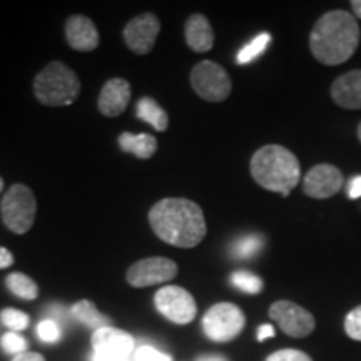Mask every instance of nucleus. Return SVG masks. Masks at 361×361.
Segmentation results:
<instances>
[{
    "label": "nucleus",
    "mask_w": 361,
    "mask_h": 361,
    "mask_svg": "<svg viewBox=\"0 0 361 361\" xmlns=\"http://www.w3.org/2000/svg\"><path fill=\"white\" fill-rule=\"evenodd\" d=\"M348 196L351 200H356V197H361V176H356L350 180L348 184Z\"/></svg>",
    "instance_id": "32"
},
{
    "label": "nucleus",
    "mask_w": 361,
    "mask_h": 361,
    "mask_svg": "<svg viewBox=\"0 0 361 361\" xmlns=\"http://www.w3.org/2000/svg\"><path fill=\"white\" fill-rule=\"evenodd\" d=\"M0 346H2V350L6 351L7 355H20V353H25L27 351V346H29V343L22 335L16 331H7L6 335L2 336V340H0Z\"/></svg>",
    "instance_id": "26"
},
{
    "label": "nucleus",
    "mask_w": 361,
    "mask_h": 361,
    "mask_svg": "<svg viewBox=\"0 0 361 361\" xmlns=\"http://www.w3.org/2000/svg\"><path fill=\"white\" fill-rule=\"evenodd\" d=\"M178 274V264L173 259L152 256L135 261L126 273V281L133 288H147L169 283Z\"/></svg>",
    "instance_id": "10"
},
{
    "label": "nucleus",
    "mask_w": 361,
    "mask_h": 361,
    "mask_svg": "<svg viewBox=\"0 0 361 361\" xmlns=\"http://www.w3.org/2000/svg\"><path fill=\"white\" fill-rule=\"evenodd\" d=\"M269 318L278 324L284 335L291 338H306L316 328L314 316L303 306L288 300L274 301L269 306Z\"/></svg>",
    "instance_id": "9"
},
{
    "label": "nucleus",
    "mask_w": 361,
    "mask_h": 361,
    "mask_svg": "<svg viewBox=\"0 0 361 361\" xmlns=\"http://www.w3.org/2000/svg\"><path fill=\"white\" fill-rule=\"evenodd\" d=\"M333 102L343 109H361V69L350 71L338 78L329 89Z\"/></svg>",
    "instance_id": "16"
},
{
    "label": "nucleus",
    "mask_w": 361,
    "mask_h": 361,
    "mask_svg": "<svg viewBox=\"0 0 361 361\" xmlns=\"http://www.w3.org/2000/svg\"><path fill=\"white\" fill-rule=\"evenodd\" d=\"M350 6H351V11H353V13H355V19L358 17V19L361 20V0H351Z\"/></svg>",
    "instance_id": "36"
},
{
    "label": "nucleus",
    "mask_w": 361,
    "mask_h": 361,
    "mask_svg": "<svg viewBox=\"0 0 361 361\" xmlns=\"http://www.w3.org/2000/svg\"><path fill=\"white\" fill-rule=\"evenodd\" d=\"M13 264V255L7 247L0 246V269H7Z\"/></svg>",
    "instance_id": "33"
},
{
    "label": "nucleus",
    "mask_w": 361,
    "mask_h": 361,
    "mask_svg": "<svg viewBox=\"0 0 361 361\" xmlns=\"http://www.w3.org/2000/svg\"><path fill=\"white\" fill-rule=\"evenodd\" d=\"M264 238L261 234H245V236L234 239L231 245V255L236 259H251L263 250Z\"/></svg>",
    "instance_id": "22"
},
{
    "label": "nucleus",
    "mask_w": 361,
    "mask_h": 361,
    "mask_svg": "<svg viewBox=\"0 0 361 361\" xmlns=\"http://www.w3.org/2000/svg\"><path fill=\"white\" fill-rule=\"evenodd\" d=\"M0 322L6 328L11 329V331H24L29 326L30 318L29 314L24 313V311L16 310V308H6L0 311Z\"/></svg>",
    "instance_id": "25"
},
{
    "label": "nucleus",
    "mask_w": 361,
    "mask_h": 361,
    "mask_svg": "<svg viewBox=\"0 0 361 361\" xmlns=\"http://www.w3.org/2000/svg\"><path fill=\"white\" fill-rule=\"evenodd\" d=\"M191 87L194 92L207 102H223L229 97L233 82L223 66L214 61H201L192 67Z\"/></svg>",
    "instance_id": "7"
},
{
    "label": "nucleus",
    "mask_w": 361,
    "mask_h": 361,
    "mask_svg": "<svg viewBox=\"0 0 361 361\" xmlns=\"http://www.w3.org/2000/svg\"><path fill=\"white\" fill-rule=\"evenodd\" d=\"M12 361H45V358L40 353H32V351H25V353H20L13 356Z\"/></svg>",
    "instance_id": "34"
},
{
    "label": "nucleus",
    "mask_w": 361,
    "mask_h": 361,
    "mask_svg": "<svg viewBox=\"0 0 361 361\" xmlns=\"http://www.w3.org/2000/svg\"><path fill=\"white\" fill-rule=\"evenodd\" d=\"M271 42V35L268 32H261L251 40L250 44H246L241 51L238 52L236 62L238 64H250V62L258 59L263 54Z\"/></svg>",
    "instance_id": "23"
},
{
    "label": "nucleus",
    "mask_w": 361,
    "mask_h": 361,
    "mask_svg": "<svg viewBox=\"0 0 361 361\" xmlns=\"http://www.w3.org/2000/svg\"><path fill=\"white\" fill-rule=\"evenodd\" d=\"M197 361H228L221 355H202L197 358Z\"/></svg>",
    "instance_id": "37"
},
{
    "label": "nucleus",
    "mask_w": 361,
    "mask_h": 361,
    "mask_svg": "<svg viewBox=\"0 0 361 361\" xmlns=\"http://www.w3.org/2000/svg\"><path fill=\"white\" fill-rule=\"evenodd\" d=\"M119 147L128 154H133L137 159H151L157 152V139L151 134H130L123 133L117 139Z\"/></svg>",
    "instance_id": "18"
},
{
    "label": "nucleus",
    "mask_w": 361,
    "mask_h": 361,
    "mask_svg": "<svg viewBox=\"0 0 361 361\" xmlns=\"http://www.w3.org/2000/svg\"><path fill=\"white\" fill-rule=\"evenodd\" d=\"M37 214V200L32 189L25 184H12L0 201V216L13 234H25L34 226Z\"/></svg>",
    "instance_id": "5"
},
{
    "label": "nucleus",
    "mask_w": 361,
    "mask_h": 361,
    "mask_svg": "<svg viewBox=\"0 0 361 361\" xmlns=\"http://www.w3.org/2000/svg\"><path fill=\"white\" fill-rule=\"evenodd\" d=\"M47 314H49V319H54V322H56L57 324L59 323H66V319H67L66 310L62 308V306H59V305L49 306Z\"/></svg>",
    "instance_id": "31"
},
{
    "label": "nucleus",
    "mask_w": 361,
    "mask_h": 361,
    "mask_svg": "<svg viewBox=\"0 0 361 361\" xmlns=\"http://www.w3.org/2000/svg\"><path fill=\"white\" fill-rule=\"evenodd\" d=\"M7 290L13 296L24 301H34L39 298V284L25 273H11L6 279Z\"/></svg>",
    "instance_id": "21"
},
{
    "label": "nucleus",
    "mask_w": 361,
    "mask_h": 361,
    "mask_svg": "<svg viewBox=\"0 0 361 361\" xmlns=\"http://www.w3.org/2000/svg\"><path fill=\"white\" fill-rule=\"evenodd\" d=\"M66 40L78 52H92L101 44L96 24L85 16H71L66 20Z\"/></svg>",
    "instance_id": "15"
},
{
    "label": "nucleus",
    "mask_w": 361,
    "mask_h": 361,
    "mask_svg": "<svg viewBox=\"0 0 361 361\" xmlns=\"http://www.w3.org/2000/svg\"><path fill=\"white\" fill-rule=\"evenodd\" d=\"M154 306L166 319L176 324L191 323L197 314V305L194 296L180 286L161 288L154 295Z\"/></svg>",
    "instance_id": "8"
},
{
    "label": "nucleus",
    "mask_w": 361,
    "mask_h": 361,
    "mask_svg": "<svg viewBox=\"0 0 361 361\" xmlns=\"http://www.w3.org/2000/svg\"><path fill=\"white\" fill-rule=\"evenodd\" d=\"M343 173L333 164H318L306 173L303 179V192L313 200H328L341 191Z\"/></svg>",
    "instance_id": "13"
},
{
    "label": "nucleus",
    "mask_w": 361,
    "mask_h": 361,
    "mask_svg": "<svg viewBox=\"0 0 361 361\" xmlns=\"http://www.w3.org/2000/svg\"><path fill=\"white\" fill-rule=\"evenodd\" d=\"M231 283L234 288H238L243 293H247V295H258L264 288L263 279L256 276L255 273H250V271H234L231 274Z\"/></svg>",
    "instance_id": "24"
},
{
    "label": "nucleus",
    "mask_w": 361,
    "mask_h": 361,
    "mask_svg": "<svg viewBox=\"0 0 361 361\" xmlns=\"http://www.w3.org/2000/svg\"><path fill=\"white\" fill-rule=\"evenodd\" d=\"M134 358L135 361H173L169 355L161 353L159 350L152 348V346H147V345H144L141 348L135 350Z\"/></svg>",
    "instance_id": "30"
},
{
    "label": "nucleus",
    "mask_w": 361,
    "mask_h": 361,
    "mask_svg": "<svg viewBox=\"0 0 361 361\" xmlns=\"http://www.w3.org/2000/svg\"><path fill=\"white\" fill-rule=\"evenodd\" d=\"M126 361H128V360H126Z\"/></svg>",
    "instance_id": "40"
},
{
    "label": "nucleus",
    "mask_w": 361,
    "mask_h": 361,
    "mask_svg": "<svg viewBox=\"0 0 361 361\" xmlns=\"http://www.w3.org/2000/svg\"><path fill=\"white\" fill-rule=\"evenodd\" d=\"M250 171L256 184L286 197L301 180V166L290 149L279 144L259 147L251 157Z\"/></svg>",
    "instance_id": "3"
},
{
    "label": "nucleus",
    "mask_w": 361,
    "mask_h": 361,
    "mask_svg": "<svg viewBox=\"0 0 361 361\" xmlns=\"http://www.w3.org/2000/svg\"><path fill=\"white\" fill-rule=\"evenodd\" d=\"M149 224L161 241L191 250L206 238L207 226L201 206L186 197H166L149 211Z\"/></svg>",
    "instance_id": "1"
},
{
    "label": "nucleus",
    "mask_w": 361,
    "mask_h": 361,
    "mask_svg": "<svg viewBox=\"0 0 361 361\" xmlns=\"http://www.w3.org/2000/svg\"><path fill=\"white\" fill-rule=\"evenodd\" d=\"M266 361H313L308 353L301 350H293V348H286V350H279L271 353Z\"/></svg>",
    "instance_id": "29"
},
{
    "label": "nucleus",
    "mask_w": 361,
    "mask_h": 361,
    "mask_svg": "<svg viewBox=\"0 0 361 361\" xmlns=\"http://www.w3.org/2000/svg\"><path fill=\"white\" fill-rule=\"evenodd\" d=\"M356 134H358V139H360V142H361V123L358 124V129H356Z\"/></svg>",
    "instance_id": "38"
},
{
    "label": "nucleus",
    "mask_w": 361,
    "mask_h": 361,
    "mask_svg": "<svg viewBox=\"0 0 361 361\" xmlns=\"http://www.w3.org/2000/svg\"><path fill=\"white\" fill-rule=\"evenodd\" d=\"M358 20L346 11L323 13L310 34V51L319 64L340 66L353 57L360 45Z\"/></svg>",
    "instance_id": "2"
},
{
    "label": "nucleus",
    "mask_w": 361,
    "mask_h": 361,
    "mask_svg": "<svg viewBox=\"0 0 361 361\" xmlns=\"http://www.w3.org/2000/svg\"><path fill=\"white\" fill-rule=\"evenodd\" d=\"M129 101L130 84L123 78H114L102 85L97 99V109L106 117H119L128 109Z\"/></svg>",
    "instance_id": "14"
},
{
    "label": "nucleus",
    "mask_w": 361,
    "mask_h": 361,
    "mask_svg": "<svg viewBox=\"0 0 361 361\" xmlns=\"http://www.w3.org/2000/svg\"><path fill=\"white\" fill-rule=\"evenodd\" d=\"M246 316L239 306L233 303H216L206 311L202 318V331L214 343H229L241 335Z\"/></svg>",
    "instance_id": "6"
},
{
    "label": "nucleus",
    "mask_w": 361,
    "mask_h": 361,
    "mask_svg": "<svg viewBox=\"0 0 361 361\" xmlns=\"http://www.w3.org/2000/svg\"><path fill=\"white\" fill-rule=\"evenodd\" d=\"M4 191V179H2V176H0V192Z\"/></svg>",
    "instance_id": "39"
},
{
    "label": "nucleus",
    "mask_w": 361,
    "mask_h": 361,
    "mask_svg": "<svg viewBox=\"0 0 361 361\" xmlns=\"http://www.w3.org/2000/svg\"><path fill=\"white\" fill-rule=\"evenodd\" d=\"M184 39L192 52H209L214 45V32L209 20L202 13H192L184 24Z\"/></svg>",
    "instance_id": "17"
},
{
    "label": "nucleus",
    "mask_w": 361,
    "mask_h": 361,
    "mask_svg": "<svg viewBox=\"0 0 361 361\" xmlns=\"http://www.w3.org/2000/svg\"><path fill=\"white\" fill-rule=\"evenodd\" d=\"M92 361H126L134 350V338L112 326L101 328L92 335Z\"/></svg>",
    "instance_id": "11"
},
{
    "label": "nucleus",
    "mask_w": 361,
    "mask_h": 361,
    "mask_svg": "<svg viewBox=\"0 0 361 361\" xmlns=\"http://www.w3.org/2000/svg\"><path fill=\"white\" fill-rule=\"evenodd\" d=\"M274 336V328L271 324H261L258 328V341H264Z\"/></svg>",
    "instance_id": "35"
},
{
    "label": "nucleus",
    "mask_w": 361,
    "mask_h": 361,
    "mask_svg": "<svg viewBox=\"0 0 361 361\" xmlns=\"http://www.w3.org/2000/svg\"><path fill=\"white\" fill-rule=\"evenodd\" d=\"M161 32V22L154 13L146 12L135 16L124 27V42L137 56H146L152 51Z\"/></svg>",
    "instance_id": "12"
},
{
    "label": "nucleus",
    "mask_w": 361,
    "mask_h": 361,
    "mask_svg": "<svg viewBox=\"0 0 361 361\" xmlns=\"http://www.w3.org/2000/svg\"><path fill=\"white\" fill-rule=\"evenodd\" d=\"M34 96L42 106H71L80 96V80L64 62L52 61L35 75Z\"/></svg>",
    "instance_id": "4"
},
{
    "label": "nucleus",
    "mask_w": 361,
    "mask_h": 361,
    "mask_svg": "<svg viewBox=\"0 0 361 361\" xmlns=\"http://www.w3.org/2000/svg\"><path fill=\"white\" fill-rule=\"evenodd\" d=\"M135 116H137V119L147 123L152 129H156L157 133H164L169 126L168 112L162 109L156 99L152 97L144 96L139 99L137 107H135Z\"/></svg>",
    "instance_id": "19"
},
{
    "label": "nucleus",
    "mask_w": 361,
    "mask_h": 361,
    "mask_svg": "<svg viewBox=\"0 0 361 361\" xmlns=\"http://www.w3.org/2000/svg\"><path fill=\"white\" fill-rule=\"evenodd\" d=\"M345 333L351 340L361 341V305L351 310L345 318Z\"/></svg>",
    "instance_id": "28"
},
{
    "label": "nucleus",
    "mask_w": 361,
    "mask_h": 361,
    "mask_svg": "<svg viewBox=\"0 0 361 361\" xmlns=\"http://www.w3.org/2000/svg\"><path fill=\"white\" fill-rule=\"evenodd\" d=\"M72 318L78 319L79 323H82L84 326L92 328V329H101L111 326V318H107L106 314L99 313L96 305L90 300H80L71 308Z\"/></svg>",
    "instance_id": "20"
},
{
    "label": "nucleus",
    "mask_w": 361,
    "mask_h": 361,
    "mask_svg": "<svg viewBox=\"0 0 361 361\" xmlns=\"http://www.w3.org/2000/svg\"><path fill=\"white\" fill-rule=\"evenodd\" d=\"M37 336L44 343H57L62 338L61 326L54 319L45 318L37 324Z\"/></svg>",
    "instance_id": "27"
}]
</instances>
